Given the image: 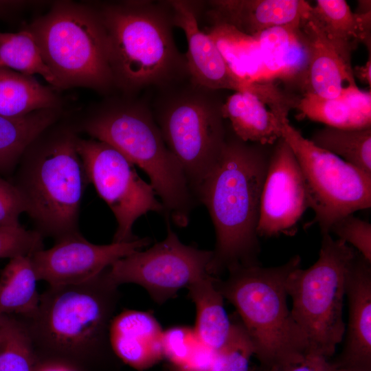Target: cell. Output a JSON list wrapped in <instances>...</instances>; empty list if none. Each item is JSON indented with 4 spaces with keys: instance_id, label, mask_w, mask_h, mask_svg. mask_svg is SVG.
Wrapping results in <instances>:
<instances>
[{
    "instance_id": "9a60e30c",
    "label": "cell",
    "mask_w": 371,
    "mask_h": 371,
    "mask_svg": "<svg viewBox=\"0 0 371 371\" xmlns=\"http://www.w3.org/2000/svg\"><path fill=\"white\" fill-rule=\"evenodd\" d=\"M174 27L181 28L188 42L186 54L190 80L199 86L213 89L235 91L251 90L247 84L231 70L212 36L200 30L198 16L203 1H167Z\"/></svg>"
},
{
    "instance_id": "f1b7e54d",
    "label": "cell",
    "mask_w": 371,
    "mask_h": 371,
    "mask_svg": "<svg viewBox=\"0 0 371 371\" xmlns=\"http://www.w3.org/2000/svg\"><path fill=\"white\" fill-rule=\"evenodd\" d=\"M0 67L27 76L38 74L54 87L60 88L33 36L26 29L16 33L0 32Z\"/></svg>"
},
{
    "instance_id": "7402d4cb",
    "label": "cell",
    "mask_w": 371,
    "mask_h": 371,
    "mask_svg": "<svg viewBox=\"0 0 371 371\" xmlns=\"http://www.w3.org/2000/svg\"><path fill=\"white\" fill-rule=\"evenodd\" d=\"M304 118L344 129L371 127V92L348 85L339 96L325 98L304 93L295 106Z\"/></svg>"
},
{
    "instance_id": "2e32d148",
    "label": "cell",
    "mask_w": 371,
    "mask_h": 371,
    "mask_svg": "<svg viewBox=\"0 0 371 371\" xmlns=\"http://www.w3.org/2000/svg\"><path fill=\"white\" fill-rule=\"evenodd\" d=\"M348 320L335 368L371 371V262L356 251L346 280Z\"/></svg>"
},
{
    "instance_id": "5bb4252c",
    "label": "cell",
    "mask_w": 371,
    "mask_h": 371,
    "mask_svg": "<svg viewBox=\"0 0 371 371\" xmlns=\"http://www.w3.org/2000/svg\"><path fill=\"white\" fill-rule=\"evenodd\" d=\"M150 243V238L144 237L130 242L95 245L76 232L30 257L38 280H44L49 285L73 284L95 277L116 260Z\"/></svg>"
},
{
    "instance_id": "ac0fdd59",
    "label": "cell",
    "mask_w": 371,
    "mask_h": 371,
    "mask_svg": "<svg viewBox=\"0 0 371 371\" xmlns=\"http://www.w3.org/2000/svg\"><path fill=\"white\" fill-rule=\"evenodd\" d=\"M163 332L150 313L124 310L112 320L111 342L122 362L142 371L164 358Z\"/></svg>"
},
{
    "instance_id": "5b68a950",
    "label": "cell",
    "mask_w": 371,
    "mask_h": 371,
    "mask_svg": "<svg viewBox=\"0 0 371 371\" xmlns=\"http://www.w3.org/2000/svg\"><path fill=\"white\" fill-rule=\"evenodd\" d=\"M84 130L115 148L148 175L168 221L181 227L188 225L196 201L181 166L164 142L148 102L111 101L87 121Z\"/></svg>"
},
{
    "instance_id": "44dd1931",
    "label": "cell",
    "mask_w": 371,
    "mask_h": 371,
    "mask_svg": "<svg viewBox=\"0 0 371 371\" xmlns=\"http://www.w3.org/2000/svg\"><path fill=\"white\" fill-rule=\"evenodd\" d=\"M224 119L240 139L262 146H273L282 137L283 117L262 98L251 91H235L221 108Z\"/></svg>"
},
{
    "instance_id": "836d02e7",
    "label": "cell",
    "mask_w": 371,
    "mask_h": 371,
    "mask_svg": "<svg viewBox=\"0 0 371 371\" xmlns=\"http://www.w3.org/2000/svg\"><path fill=\"white\" fill-rule=\"evenodd\" d=\"M199 341L194 329L187 326H175L163 332L164 358L171 366H179L189 358Z\"/></svg>"
},
{
    "instance_id": "484cf974",
    "label": "cell",
    "mask_w": 371,
    "mask_h": 371,
    "mask_svg": "<svg viewBox=\"0 0 371 371\" xmlns=\"http://www.w3.org/2000/svg\"><path fill=\"white\" fill-rule=\"evenodd\" d=\"M58 103L55 93L33 76L0 67V115L21 117L56 109Z\"/></svg>"
},
{
    "instance_id": "4fadbf2b",
    "label": "cell",
    "mask_w": 371,
    "mask_h": 371,
    "mask_svg": "<svg viewBox=\"0 0 371 371\" xmlns=\"http://www.w3.org/2000/svg\"><path fill=\"white\" fill-rule=\"evenodd\" d=\"M309 207L305 181L296 157L281 137L273 146L262 190L259 237L293 235Z\"/></svg>"
},
{
    "instance_id": "ab89813d",
    "label": "cell",
    "mask_w": 371,
    "mask_h": 371,
    "mask_svg": "<svg viewBox=\"0 0 371 371\" xmlns=\"http://www.w3.org/2000/svg\"><path fill=\"white\" fill-rule=\"evenodd\" d=\"M332 366V365H331ZM332 371H359V370H350V369H344V368H335L332 366Z\"/></svg>"
},
{
    "instance_id": "4316f807",
    "label": "cell",
    "mask_w": 371,
    "mask_h": 371,
    "mask_svg": "<svg viewBox=\"0 0 371 371\" xmlns=\"http://www.w3.org/2000/svg\"><path fill=\"white\" fill-rule=\"evenodd\" d=\"M56 109L21 117L0 115V172H8L30 145L57 118Z\"/></svg>"
},
{
    "instance_id": "e0dca14e",
    "label": "cell",
    "mask_w": 371,
    "mask_h": 371,
    "mask_svg": "<svg viewBox=\"0 0 371 371\" xmlns=\"http://www.w3.org/2000/svg\"><path fill=\"white\" fill-rule=\"evenodd\" d=\"M205 3L216 25L230 26L250 36L273 27H298L312 6L302 0H216Z\"/></svg>"
},
{
    "instance_id": "30bf717a",
    "label": "cell",
    "mask_w": 371,
    "mask_h": 371,
    "mask_svg": "<svg viewBox=\"0 0 371 371\" xmlns=\"http://www.w3.org/2000/svg\"><path fill=\"white\" fill-rule=\"evenodd\" d=\"M282 137L293 150L306 184L313 223L329 233L339 218L371 206V175L305 138L286 119Z\"/></svg>"
},
{
    "instance_id": "9c48e42d",
    "label": "cell",
    "mask_w": 371,
    "mask_h": 371,
    "mask_svg": "<svg viewBox=\"0 0 371 371\" xmlns=\"http://www.w3.org/2000/svg\"><path fill=\"white\" fill-rule=\"evenodd\" d=\"M76 137L67 133L45 144L16 185L26 212L42 235L56 240L78 232L82 194L88 179L76 146Z\"/></svg>"
},
{
    "instance_id": "8992f818",
    "label": "cell",
    "mask_w": 371,
    "mask_h": 371,
    "mask_svg": "<svg viewBox=\"0 0 371 371\" xmlns=\"http://www.w3.org/2000/svg\"><path fill=\"white\" fill-rule=\"evenodd\" d=\"M155 90L149 102L153 117L195 199L226 141L223 102L216 95L217 90L190 79Z\"/></svg>"
},
{
    "instance_id": "1f68e13d",
    "label": "cell",
    "mask_w": 371,
    "mask_h": 371,
    "mask_svg": "<svg viewBox=\"0 0 371 371\" xmlns=\"http://www.w3.org/2000/svg\"><path fill=\"white\" fill-rule=\"evenodd\" d=\"M43 249V235L19 226L0 227V258L30 256Z\"/></svg>"
},
{
    "instance_id": "ba28073f",
    "label": "cell",
    "mask_w": 371,
    "mask_h": 371,
    "mask_svg": "<svg viewBox=\"0 0 371 371\" xmlns=\"http://www.w3.org/2000/svg\"><path fill=\"white\" fill-rule=\"evenodd\" d=\"M322 236L317 261L307 269H293L285 287L293 302L292 317L306 339L308 353L328 359L344 339L346 276L357 250L328 232Z\"/></svg>"
},
{
    "instance_id": "d6986e66",
    "label": "cell",
    "mask_w": 371,
    "mask_h": 371,
    "mask_svg": "<svg viewBox=\"0 0 371 371\" xmlns=\"http://www.w3.org/2000/svg\"><path fill=\"white\" fill-rule=\"evenodd\" d=\"M371 12L353 13L344 0H317L307 19L324 34L346 66L359 43L370 49Z\"/></svg>"
},
{
    "instance_id": "7a4b0ae2",
    "label": "cell",
    "mask_w": 371,
    "mask_h": 371,
    "mask_svg": "<svg viewBox=\"0 0 371 371\" xmlns=\"http://www.w3.org/2000/svg\"><path fill=\"white\" fill-rule=\"evenodd\" d=\"M271 146L227 133L218 159L195 194L215 229L216 245L207 267L213 277L221 278L238 265H260L257 227Z\"/></svg>"
},
{
    "instance_id": "7c38bea8",
    "label": "cell",
    "mask_w": 371,
    "mask_h": 371,
    "mask_svg": "<svg viewBox=\"0 0 371 371\" xmlns=\"http://www.w3.org/2000/svg\"><path fill=\"white\" fill-rule=\"evenodd\" d=\"M212 251L182 243L168 224L167 236L145 251H136L106 269L116 286L133 283L144 287L152 299L162 304L209 274Z\"/></svg>"
},
{
    "instance_id": "d590c367",
    "label": "cell",
    "mask_w": 371,
    "mask_h": 371,
    "mask_svg": "<svg viewBox=\"0 0 371 371\" xmlns=\"http://www.w3.org/2000/svg\"><path fill=\"white\" fill-rule=\"evenodd\" d=\"M269 371H332V366L326 358L308 353L300 360L282 365Z\"/></svg>"
},
{
    "instance_id": "e575fe53",
    "label": "cell",
    "mask_w": 371,
    "mask_h": 371,
    "mask_svg": "<svg viewBox=\"0 0 371 371\" xmlns=\"http://www.w3.org/2000/svg\"><path fill=\"white\" fill-rule=\"evenodd\" d=\"M25 212V202L20 189L0 177V227L20 225L19 216Z\"/></svg>"
},
{
    "instance_id": "6da1fadb",
    "label": "cell",
    "mask_w": 371,
    "mask_h": 371,
    "mask_svg": "<svg viewBox=\"0 0 371 371\" xmlns=\"http://www.w3.org/2000/svg\"><path fill=\"white\" fill-rule=\"evenodd\" d=\"M105 271L81 283L49 285L34 315L21 318L38 361L72 371H121L110 337L120 293Z\"/></svg>"
},
{
    "instance_id": "83f0119b",
    "label": "cell",
    "mask_w": 371,
    "mask_h": 371,
    "mask_svg": "<svg viewBox=\"0 0 371 371\" xmlns=\"http://www.w3.org/2000/svg\"><path fill=\"white\" fill-rule=\"evenodd\" d=\"M310 140L371 175V127L344 129L326 126L316 131Z\"/></svg>"
},
{
    "instance_id": "603a6c76",
    "label": "cell",
    "mask_w": 371,
    "mask_h": 371,
    "mask_svg": "<svg viewBox=\"0 0 371 371\" xmlns=\"http://www.w3.org/2000/svg\"><path fill=\"white\" fill-rule=\"evenodd\" d=\"M300 26L273 27L254 36L271 80H297L304 86L308 54Z\"/></svg>"
},
{
    "instance_id": "d6a6232c",
    "label": "cell",
    "mask_w": 371,
    "mask_h": 371,
    "mask_svg": "<svg viewBox=\"0 0 371 371\" xmlns=\"http://www.w3.org/2000/svg\"><path fill=\"white\" fill-rule=\"evenodd\" d=\"M330 234L356 249L367 260L371 262V224L354 214L346 215L330 227Z\"/></svg>"
},
{
    "instance_id": "f546056e",
    "label": "cell",
    "mask_w": 371,
    "mask_h": 371,
    "mask_svg": "<svg viewBox=\"0 0 371 371\" xmlns=\"http://www.w3.org/2000/svg\"><path fill=\"white\" fill-rule=\"evenodd\" d=\"M36 361L24 320L15 316H1L0 371H34Z\"/></svg>"
},
{
    "instance_id": "4dcf8cb0",
    "label": "cell",
    "mask_w": 371,
    "mask_h": 371,
    "mask_svg": "<svg viewBox=\"0 0 371 371\" xmlns=\"http://www.w3.org/2000/svg\"><path fill=\"white\" fill-rule=\"evenodd\" d=\"M252 355L254 348L247 330L239 318L234 319L225 341L214 351L209 371H249Z\"/></svg>"
},
{
    "instance_id": "52a82bcc",
    "label": "cell",
    "mask_w": 371,
    "mask_h": 371,
    "mask_svg": "<svg viewBox=\"0 0 371 371\" xmlns=\"http://www.w3.org/2000/svg\"><path fill=\"white\" fill-rule=\"evenodd\" d=\"M26 30L60 88L82 86L104 91L114 86L106 32L98 10L59 2Z\"/></svg>"
},
{
    "instance_id": "8fae6325",
    "label": "cell",
    "mask_w": 371,
    "mask_h": 371,
    "mask_svg": "<svg viewBox=\"0 0 371 371\" xmlns=\"http://www.w3.org/2000/svg\"><path fill=\"white\" fill-rule=\"evenodd\" d=\"M76 146L88 181L113 213L117 227L113 243L137 239L135 222L149 212L164 214L153 186L137 174L135 166L111 145L76 137Z\"/></svg>"
},
{
    "instance_id": "3957f363",
    "label": "cell",
    "mask_w": 371,
    "mask_h": 371,
    "mask_svg": "<svg viewBox=\"0 0 371 371\" xmlns=\"http://www.w3.org/2000/svg\"><path fill=\"white\" fill-rule=\"evenodd\" d=\"M98 12L106 32L114 86L131 95L190 79L186 54L174 40L167 1L111 3Z\"/></svg>"
},
{
    "instance_id": "d4e9b609",
    "label": "cell",
    "mask_w": 371,
    "mask_h": 371,
    "mask_svg": "<svg viewBox=\"0 0 371 371\" xmlns=\"http://www.w3.org/2000/svg\"><path fill=\"white\" fill-rule=\"evenodd\" d=\"M214 278L207 274L187 288L196 306L195 333L203 344L215 351L225 341L232 321L225 310L224 298L214 286Z\"/></svg>"
},
{
    "instance_id": "8d00e7d4",
    "label": "cell",
    "mask_w": 371,
    "mask_h": 371,
    "mask_svg": "<svg viewBox=\"0 0 371 371\" xmlns=\"http://www.w3.org/2000/svg\"><path fill=\"white\" fill-rule=\"evenodd\" d=\"M353 77L357 76V78L364 84L370 87L371 85V58L369 56V60L364 65L356 66L352 68Z\"/></svg>"
},
{
    "instance_id": "f35d334b",
    "label": "cell",
    "mask_w": 371,
    "mask_h": 371,
    "mask_svg": "<svg viewBox=\"0 0 371 371\" xmlns=\"http://www.w3.org/2000/svg\"><path fill=\"white\" fill-rule=\"evenodd\" d=\"M34 371H72V370L59 364L50 363V362H46V361H40L37 360Z\"/></svg>"
},
{
    "instance_id": "cb8c5ba5",
    "label": "cell",
    "mask_w": 371,
    "mask_h": 371,
    "mask_svg": "<svg viewBox=\"0 0 371 371\" xmlns=\"http://www.w3.org/2000/svg\"><path fill=\"white\" fill-rule=\"evenodd\" d=\"M30 257L10 258L0 276V317L27 319L38 309L41 295Z\"/></svg>"
},
{
    "instance_id": "74e56055",
    "label": "cell",
    "mask_w": 371,
    "mask_h": 371,
    "mask_svg": "<svg viewBox=\"0 0 371 371\" xmlns=\"http://www.w3.org/2000/svg\"><path fill=\"white\" fill-rule=\"evenodd\" d=\"M25 5L20 1H0V16L11 14Z\"/></svg>"
},
{
    "instance_id": "ffe728a7",
    "label": "cell",
    "mask_w": 371,
    "mask_h": 371,
    "mask_svg": "<svg viewBox=\"0 0 371 371\" xmlns=\"http://www.w3.org/2000/svg\"><path fill=\"white\" fill-rule=\"evenodd\" d=\"M308 47V64L304 82L305 93L334 98L348 85H356L348 68L319 28L307 17L301 24Z\"/></svg>"
},
{
    "instance_id": "277c9868",
    "label": "cell",
    "mask_w": 371,
    "mask_h": 371,
    "mask_svg": "<svg viewBox=\"0 0 371 371\" xmlns=\"http://www.w3.org/2000/svg\"><path fill=\"white\" fill-rule=\"evenodd\" d=\"M299 255L272 267L238 265L225 279L214 278L224 299L236 308L259 361L257 371H269L308 353L306 339L287 304L286 280L300 267Z\"/></svg>"
}]
</instances>
